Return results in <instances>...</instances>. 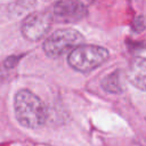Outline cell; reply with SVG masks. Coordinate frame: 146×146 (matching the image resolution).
<instances>
[{
	"label": "cell",
	"mask_w": 146,
	"mask_h": 146,
	"mask_svg": "<svg viewBox=\"0 0 146 146\" xmlns=\"http://www.w3.org/2000/svg\"><path fill=\"white\" fill-rule=\"evenodd\" d=\"M127 78L137 89L146 91V58L136 57L131 60Z\"/></svg>",
	"instance_id": "8992f818"
},
{
	"label": "cell",
	"mask_w": 146,
	"mask_h": 146,
	"mask_svg": "<svg viewBox=\"0 0 146 146\" xmlns=\"http://www.w3.org/2000/svg\"><path fill=\"white\" fill-rule=\"evenodd\" d=\"M84 36L74 29H59L52 32L42 44L44 54L50 58H57L70 54L73 49L81 46Z\"/></svg>",
	"instance_id": "3957f363"
},
{
	"label": "cell",
	"mask_w": 146,
	"mask_h": 146,
	"mask_svg": "<svg viewBox=\"0 0 146 146\" xmlns=\"http://www.w3.org/2000/svg\"><path fill=\"white\" fill-rule=\"evenodd\" d=\"M18 60H19V57H17V56H10L9 58L6 59V62H5V66L8 67V68H11V67H14V66L17 64Z\"/></svg>",
	"instance_id": "ba28073f"
},
{
	"label": "cell",
	"mask_w": 146,
	"mask_h": 146,
	"mask_svg": "<svg viewBox=\"0 0 146 146\" xmlns=\"http://www.w3.org/2000/svg\"><path fill=\"white\" fill-rule=\"evenodd\" d=\"M110 57L108 50L100 46L81 44L67 56L68 65L81 73H89L103 65Z\"/></svg>",
	"instance_id": "7a4b0ae2"
},
{
	"label": "cell",
	"mask_w": 146,
	"mask_h": 146,
	"mask_svg": "<svg viewBox=\"0 0 146 146\" xmlns=\"http://www.w3.org/2000/svg\"><path fill=\"white\" fill-rule=\"evenodd\" d=\"M14 112L19 124L30 129L41 128L47 120V110L43 102L27 89H21L16 92Z\"/></svg>",
	"instance_id": "6da1fadb"
},
{
	"label": "cell",
	"mask_w": 146,
	"mask_h": 146,
	"mask_svg": "<svg viewBox=\"0 0 146 146\" xmlns=\"http://www.w3.org/2000/svg\"><path fill=\"white\" fill-rule=\"evenodd\" d=\"M100 86L106 92L110 94H121L123 91V84L121 82V76L119 71L106 75L102 80Z\"/></svg>",
	"instance_id": "52a82bcc"
},
{
	"label": "cell",
	"mask_w": 146,
	"mask_h": 146,
	"mask_svg": "<svg viewBox=\"0 0 146 146\" xmlns=\"http://www.w3.org/2000/svg\"><path fill=\"white\" fill-rule=\"evenodd\" d=\"M83 1H84V2H86V3H88V5H89V6H90V5H91V3H92V2H94V0H83Z\"/></svg>",
	"instance_id": "9c48e42d"
},
{
	"label": "cell",
	"mask_w": 146,
	"mask_h": 146,
	"mask_svg": "<svg viewBox=\"0 0 146 146\" xmlns=\"http://www.w3.org/2000/svg\"><path fill=\"white\" fill-rule=\"evenodd\" d=\"M54 18L52 15L46 11H36L30 14L22 22L21 32L29 41H39L49 32Z\"/></svg>",
	"instance_id": "277c9868"
},
{
	"label": "cell",
	"mask_w": 146,
	"mask_h": 146,
	"mask_svg": "<svg viewBox=\"0 0 146 146\" xmlns=\"http://www.w3.org/2000/svg\"><path fill=\"white\" fill-rule=\"evenodd\" d=\"M89 5L83 0H58L52 7V18L59 23H75L88 14Z\"/></svg>",
	"instance_id": "5b68a950"
}]
</instances>
